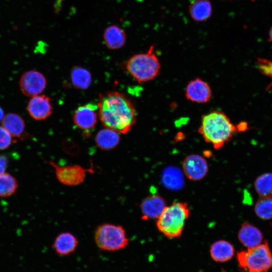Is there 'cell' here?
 Segmentation results:
<instances>
[{"label": "cell", "mask_w": 272, "mask_h": 272, "mask_svg": "<svg viewBox=\"0 0 272 272\" xmlns=\"http://www.w3.org/2000/svg\"><path fill=\"white\" fill-rule=\"evenodd\" d=\"M98 114L105 127L118 133L128 132L137 121V112L131 101L123 94L110 91L99 97Z\"/></svg>", "instance_id": "6da1fadb"}, {"label": "cell", "mask_w": 272, "mask_h": 272, "mask_svg": "<svg viewBox=\"0 0 272 272\" xmlns=\"http://www.w3.org/2000/svg\"><path fill=\"white\" fill-rule=\"evenodd\" d=\"M197 131L206 142L219 149L231 140L237 129L223 111L215 110L201 116Z\"/></svg>", "instance_id": "7a4b0ae2"}, {"label": "cell", "mask_w": 272, "mask_h": 272, "mask_svg": "<svg viewBox=\"0 0 272 272\" xmlns=\"http://www.w3.org/2000/svg\"><path fill=\"white\" fill-rule=\"evenodd\" d=\"M126 70L139 83H146L156 78L160 73L161 63L154 45L147 52L133 54L126 61Z\"/></svg>", "instance_id": "3957f363"}, {"label": "cell", "mask_w": 272, "mask_h": 272, "mask_svg": "<svg viewBox=\"0 0 272 272\" xmlns=\"http://www.w3.org/2000/svg\"><path fill=\"white\" fill-rule=\"evenodd\" d=\"M189 214L190 209L186 203L173 202L169 206H166L157 218V227L167 238L179 237L184 230Z\"/></svg>", "instance_id": "277c9868"}, {"label": "cell", "mask_w": 272, "mask_h": 272, "mask_svg": "<svg viewBox=\"0 0 272 272\" xmlns=\"http://www.w3.org/2000/svg\"><path fill=\"white\" fill-rule=\"evenodd\" d=\"M237 258L244 272H267L272 267V253L267 241L239 252Z\"/></svg>", "instance_id": "5b68a950"}, {"label": "cell", "mask_w": 272, "mask_h": 272, "mask_svg": "<svg viewBox=\"0 0 272 272\" xmlns=\"http://www.w3.org/2000/svg\"><path fill=\"white\" fill-rule=\"evenodd\" d=\"M94 240L100 249L107 251L123 249L129 242L125 229L121 225L111 223L98 226L94 232Z\"/></svg>", "instance_id": "8992f818"}, {"label": "cell", "mask_w": 272, "mask_h": 272, "mask_svg": "<svg viewBox=\"0 0 272 272\" xmlns=\"http://www.w3.org/2000/svg\"><path fill=\"white\" fill-rule=\"evenodd\" d=\"M49 164L54 168L57 180L61 184L68 186L82 184L88 172H94L92 167L85 168L77 164L60 166L53 161H49Z\"/></svg>", "instance_id": "52a82bcc"}, {"label": "cell", "mask_w": 272, "mask_h": 272, "mask_svg": "<svg viewBox=\"0 0 272 272\" xmlns=\"http://www.w3.org/2000/svg\"><path fill=\"white\" fill-rule=\"evenodd\" d=\"M47 84L45 76L41 72L30 70L24 73L19 81L20 89L27 97H33L40 94Z\"/></svg>", "instance_id": "ba28073f"}, {"label": "cell", "mask_w": 272, "mask_h": 272, "mask_svg": "<svg viewBox=\"0 0 272 272\" xmlns=\"http://www.w3.org/2000/svg\"><path fill=\"white\" fill-rule=\"evenodd\" d=\"M98 115L97 104L89 103L79 107L75 110L73 120L78 128L85 132H89L94 128Z\"/></svg>", "instance_id": "9c48e42d"}, {"label": "cell", "mask_w": 272, "mask_h": 272, "mask_svg": "<svg viewBox=\"0 0 272 272\" xmlns=\"http://www.w3.org/2000/svg\"><path fill=\"white\" fill-rule=\"evenodd\" d=\"M185 96L191 102L205 104L210 101L212 90L207 82L199 78H196L187 84Z\"/></svg>", "instance_id": "30bf717a"}, {"label": "cell", "mask_w": 272, "mask_h": 272, "mask_svg": "<svg viewBox=\"0 0 272 272\" xmlns=\"http://www.w3.org/2000/svg\"><path fill=\"white\" fill-rule=\"evenodd\" d=\"M52 105L50 98L43 94L31 97L27 110L29 115L35 120H43L48 118L52 112Z\"/></svg>", "instance_id": "8fae6325"}, {"label": "cell", "mask_w": 272, "mask_h": 272, "mask_svg": "<svg viewBox=\"0 0 272 272\" xmlns=\"http://www.w3.org/2000/svg\"><path fill=\"white\" fill-rule=\"evenodd\" d=\"M182 168L186 176L193 181L203 178L208 171L206 159L196 154H191L186 157L183 162Z\"/></svg>", "instance_id": "7c38bea8"}, {"label": "cell", "mask_w": 272, "mask_h": 272, "mask_svg": "<svg viewBox=\"0 0 272 272\" xmlns=\"http://www.w3.org/2000/svg\"><path fill=\"white\" fill-rule=\"evenodd\" d=\"M166 207V202L161 196L150 195L145 198L141 203L142 219L144 220L157 219Z\"/></svg>", "instance_id": "4fadbf2b"}, {"label": "cell", "mask_w": 272, "mask_h": 272, "mask_svg": "<svg viewBox=\"0 0 272 272\" xmlns=\"http://www.w3.org/2000/svg\"><path fill=\"white\" fill-rule=\"evenodd\" d=\"M78 243V240L75 235L70 232H64L55 238L53 247L57 254L66 256L75 251Z\"/></svg>", "instance_id": "5bb4252c"}, {"label": "cell", "mask_w": 272, "mask_h": 272, "mask_svg": "<svg viewBox=\"0 0 272 272\" xmlns=\"http://www.w3.org/2000/svg\"><path fill=\"white\" fill-rule=\"evenodd\" d=\"M103 37L106 47L112 50L122 48L126 41L125 31L116 25L107 27L103 32Z\"/></svg>", "instance_id": "9a60e30c"}, {"label": "cell", "mask_w": 272, "mask_h": 272, "mask_svg": "<svg viewBox=\"0 0 272 272\" xmlns=\"http://www.w3.org/2000/svg\"><path fill=\"white\" fill-rule=\"evenodd\" d=\"M240 242L247 248L255 247L261 244L263 236L257 227L251 224L244 223L238 233Z\"/></svg>", "instance_id": "2e32d148"}, {"label": "cell", "mask_w": 272, "mask_h": 272, "mask_svg": "<svg viewBox=\"0 0 272 272\" xmlns=\"http://www.w3.org/2000/svg\"><path fill=\"white\" fill-rule=\"evenodd\" d=\"M188 12L193 20L202 22L211 17L213 7L210 0H192L189 5Z\"/></svg>", "instance_id": "e0dca14e"}, {"label": "cell", "mask_w": 272, "mask_h": 272, "mask_svg": "<svg viewBox=\"0 0 272 272\" xmlns=\"http://www.w3.org/2000/svg\"><path fill=\"white\" fill-rule=\"evenodd\" d=\"M97 147L101 150L109 151L115 148L120 142L118 132L109 128L100 130L95 137Z\"/></svg>", "instance_id": "ac0fdd59"}, {"label": "cell", "mask_w": 272, "mask_h": 272, "mask_svg": "<svg viewBox=\"0 0 272 272\" xmlns=\"http://www.w3.org/2000/svg\"><path fill=\"white\" fill-rule=\"evenodd\" d=\"M2 125L13 138L21 139L25 134L24 120L19 114L9 113L5 115Z\"/></svg>", "instance_id": "d6986e66"}, {"label": "cell", "mask_w": 272, "mask_h": 272, "mask_svg": "<svg viewBox=\"0 0 272 272\" xmlns=\"http://www.w3.org/2000/svg\"><path fill=\"white\" fill-rule=\"evenodd\" d=\"M212 259L220 262H226L230 260L234 254V248L228 241L219 240L214 242L210 249Z\"/></svg>", "instance_id": "ffe728a7"}, {"label": "cell", "mask_w": 272, "mask_h": 272, "mask_svg": "<svg viewBox=\"0 0 272 272\" xmlns=\"http://www.w3.org/2000/svg\"><path fill=\"white\" fill-rule=\"evenodd\" d=\"M71 80L72 85L76 89L86 90L89 88L92 83V75L86 69L75 66L71 70Z\"/></svg>", "instance_id": "44dd1931"}, {"label": "cell", "mask_w": 272, "mask_h": 272, "mask_svg": "<svg viewBox=\"0 0 272 272\" xmlns=\"http://www.w3.org/2000/svg\"><path fill=\"white\" fill-rule=\"evenodd\" d=\"M254 186L256 192L261 197L272 196V172L263 173L257 177Z\"/></svg>", "instance_id": "7402d4cb"}, {"label": "cell", "mask_w": 272, "mask_h": 272, "mask_svg": "<svg viewBox=\"0 0 272 272\" xmlns=\"http://www.w3.org/2000/svg\"><path fill=\"white\" fill-rule=\"evenodd\" d=\"M17 179L11 174L5 172L0 175V197H7L14 194L18 188Z\"/></svg>", "instance_id": "603a6c76"}, {"label": "cell", "mask_w": 272, "mask_h": 272, "mask_svg": "<svg viewBox=\"0 0 272 272\" xmlns=\"http://www.w3.org/2000/svg\"><path fill=\"white\" fill-rule=\"evenodd\" d=\"M162 181L170 189L180 188L183 181L181 171L176 168L169 167L163 173Z\"/></svg>", "instance_id": "cb8c5ba5"}, {"label": "cell", "mask_w": 272, "mask_h": 272, "mask_svg": "<svg viewBox=\"0 0 272 272\" xmlns=\"http://www.w3.org/2000/svg\"><path fill=\"white\" fill-rule=\"evenodd\" d=\"M254 211L262 220L272 219V196L262 197L258 199L255 203Z\"/></svg>", "instance_id": "d4e9b609"}, {"label": "cell", "mask_w": 272, "mask_h": 272, "mask_svg": "<svg viewBox=\"0 0 272 272\" xmlns=\"http://www.w3.org/2000/svg\"><path fill=\"white\" fill-rule=\"evenodd\" d=\"M13 137L2 126L0 125V151L9 148L13 142Z\"/></svg>", "instance_id": "484cf974"}, {"label": "cell", "mask_w": 272, "mask_h": 272, "mask_svg": "<svg viewBox=\"0 0 272 272\" xmlns=\"http://www.w3.org/2000/svg\"><path fill=\"white\" fill-rule=\"evenodd\" d=\"M261 72L272 79V60L266 59L262 65Z\"/></svg>", "instance_id": "4316f807"}, {"label": "cell", "mask_w": 272, "mask_h": 272, "mask_svg": "<svg viewBox=\"0 0 272 272\" xmlns=\"http://www.w3.org/2000/svg\"><path fill=\"white\" fill-rule=\"evenodd\" d=\"M8 164L7 158L5 156H0V175L5 172Z\"/></svg>", "instance_id": "83f0119b"}, {"label": "cell", "mask_w": 272, "mask_h": 272, "mask_svg": "<svg viewBox=\"0 0 272 272\" xmlns=\"http://www.w3.org/2000/svg\"><path fill=\"white\" fill-rule=\"evenodd\" d=\"M237 132L245 131L247 128V124L246 122H241L236 125Z\"/></svg>", "instance_id": "f1b7e54d"}, {"label": "cell", "mask_w": 272, "mask_h": 272, "mask_svg": "<svg viewBox=\"0 0 272 272\" xmlns=\"http://www.w3.org/2000/svg\"><path fill=\"white\" fill-rule=\"evenodd\" d=\"M5 114L3 109L0 106V124H2L5 117Z\"/></svg>", "instance_id": "f546056e"}, {"label": "cell", "mask_w": 272, "mask_h": 272, "mask_svg": "<svg viewBox=\"0 0 272 272\" xmlns=\"http://www.w3.org/2000/svg\"><path fill=\"white\" fill-rule=\"evenodd\" d=\"M269 40L272 42V27L271 28L269 32Z\"/></svg>", "instance_id": "4dcf8cb0"}]
</instances>
